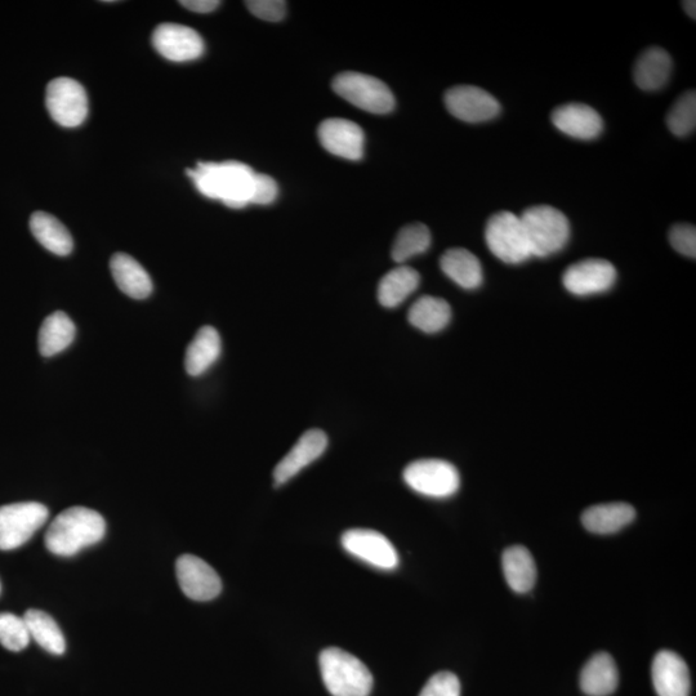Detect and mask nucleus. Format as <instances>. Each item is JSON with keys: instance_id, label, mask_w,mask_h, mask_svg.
<instances>
[{"instance_id": "4c0bfd02", "label": "nucleus", "mask_w": 696, "mask_h": 696, "mask_svg": "<svg viewBox=\"0 0 696 696\" xmlns=\"http://www.w3.org/2000/svg\"><path fill=\"white\" fill-rule=\"evenodd\" d=\"M180 4L195 13H211L220 7L221 2L218 0H182Z\"/></svg>"}, {"instance_id": "0eeeda50", "label": "nucleus", "mask_w": 696, "mask_h": 696, "mask_svg": "<svg viewBox=\"0 0 696 696\" xmlns=\"http://www.w3.org/2000/svg\"><path fill=\"white\" fill-rule=\"evenodd\" d=\"M48 508L38 502L0 507V550H16L28 543L48 520Z\"/></svg>"}, {"instance_id": "72a5a7b5", "label": "nucleus", "mask_w": 696, "mask_h": 696, "mask_svg": "<svg viewBox=\"0 0 696 696\" xmlns=\"http://www.w3.org/2000/svg\"><path fill=\"white\" fill-rule=\"evenodd\" d=\"M419 696H461V682L452 672H439L428 680Z\"/></svg>"}, {"instance_id": "4be33fe9", "label": "nucleus", "mask_w": 696, "mask_h": 696, "mask_svg": "<svg viewBox=\"0 0 696 696\" xmlns=\"http://www.w3.org/2000/svg\"><path fill=\"white\" fill-rule=\"evenodd\" d=\"M672 73V58L660 47H650L637 58L633 77L644 91H658L666 86Z\"/></svg>"}, {"instance_id": "ea45409f", "label": "nucleus", "mask_w": 696, "mask_h": 696, "mask_svg": "<svg viewBox=\"0 0 696 696\" xmlns=\"http://www.w3.org/2000/svg\"><path fill=\"white\" fill-rule=\"evenodd\" d=\"M0 591H2V584H0Z\"/></svg>"}, {"instance_id": "f3484780", "label": "nucleus", "mask_w": 696, "mask_h": 696, "mask_svg": "<svg viewBox=\"0 0 696 696\" xmlns=\"http://www.w3.org/2000/svg\"><path fill=\"white\" fill-rule=\"evenodd\" d=\"M651 676L658 696L690 695L689 668L685 660L673 651L662 650L655 655Z\"/></svg>"}, {"instance_id": "b1692460", "label": "nucleus", "mask_w": 696, "mask_h": 696, "mask_svg": "<svg viewBox=\"0 0 696 696\" xmlns=\"http://www.w3.org/2000/svg\"><path fill=\"white\" fill-rule=\"evenodd\" d=\"M222 350L221 337L217 330L209 325L200 328L193 342L187 347L185 368L191 377L202 376L220 358Z\"/></svg>"}, {"instance_id": "4468645a", "label": "nucleus", "mask_w": 696, "mask_h": 696, "mask_svg": "<svg viewBox=\"0 0 696 696\" xmlns=\"http://www.w3.org/2000/svg\"><path fill=\"white\" fill-rule=\"evenodd\" d=\"M151 42L159 55L173 62L198 60L205 49L204 40L198 31L180 24L159 25Z\"/></svg>"}, {"instance_id": "9d476101", "label": "nucleus", "mask_w": 696, "mask_h": 696, "mask_svg": "<svg viewBox=\"0 0 696 696\" xmlns=\"http://www.w3.org/2000/svg\"><path fill=\"white\" fill-rule=\"evenodd\" d=\"M342 546L356 559L374 568L394 570L399 565V555L385 535L369 529H352L343 533Z\"/></svg>"}, {"instance_id": "20e7f679", "label": "nucleus", "mask_w": 696, "mask_h": 696, "mask_svg": "<svg viewBox=\"0 0 696 696\" xmlns=\"http://www.w3.org/2000/svg\"><path fill=\"white\" fill-rule=\"evenodd\" d=\"M533 257H548L568 244L569 220L559 209L550 205H535L520 217Z\"/></svg>"}, {"instance_id": "6ab92c4d", "label": "nucleus", "mask_w": 696, "mask_h": 696, "mask_svg": "<svg viewBox=\"0 0 696 696\" xmlns=\"http://www.w3.org/2000/svg\"><path fill=\"white\" fill-rule=\"evenodd\" d=\"M110 270L118 288L135 300H145L153 292V281L135 258L116 253L110 261Z\"/></svg>"}, {"instance_id": "e433bc0d", "label": "nucleus", "mask_w": 696, "mask_h": 696, "mask_svg": "<svg viewBox=\"0 0 696 696\" xmlns=\"http://www.w3.org/2000/svg\"><path fill=\"white\" fill-rule=\"evenodd\" d=\"M279 187L274 178L267 174L256 173L252 195V204L269 205L278 198Z\"/></svg>"}, {"instance_id": "2f4dec72", "label": "nucleus", "mask_w": 696, "mask_h": 696, "mask_svg": "<svg viewBox=\"0 0 696 696\" xmlns=\"http://www.w3.org/2000/svg\"><path fill=\"white\" fill-rule=\"evenodd\" d=\"M667 126L677 137H685L694 132L696 127L695 91L686 92L678 98L667 115Z\"/></svg>"}, {"instance_id": "bb28decb", "label": "nucleus", "mask_w": 696, "mask_h": 696, "mask_svg": "<svg viewBox=\"0 0 696 696\" xmlns=\"http://www.w3.org/2000/svg\"><path fill=\"white\" fill-rule=\"evenodd\" d=\"M421 283V276L412 267L399 266L387 272L379 281L378 301L387 309H394L403 303Z\"/></svg>"}, {"instance_id": "58836bf2", "label": "nucleus", "mask_w": 696, "mask_h": 696, "mask_svg": "<svg viewBox=\"0 0 696 696\" xmlns=\"http://www.w3.org/2000/svg\"><path fill=\"white\" fill-rule=\"evenodd\" d=\"M682 6H684V10L686 11L687 15H689L691 19L695 20L696 3L694 0H687V2L682 3Z\"/></svg>"}, {"instance_id": "c9c22d12", "label": "nucleus", "mask_w": 696, "mask_h": 696, "mask_svg": "<svg viewBox=\"0 0 696 696\" xmlns=\"http://www.w3.org/2000/svg\"><path fill=\"white\" fill-rule=\"evenodd\" d=\"M248 10L263 21L279 22L287 12V3L283 0H249Z\"/></svg>"}, {"instance_id": "a878e982", "label": "nucleus", "mask_w": 696, "mask_h": 696, "mask_svg": "<svg viewBox=\"0 0 696 696\" xmlns=\"http://www.w3.org/2000/svg\"><path fill=\"white\" fill-rule=\"evenodd\" d=\"M75 333H77L75 324L65 312H53L44 319L39 330L40 354L46 358L60 354L73 343Z\"/></svg>"}, {"instance_id": "a211bd4d", "label": "nucleus", "mask_w": 696, "mask_h": 696, "mask_svg": "<svg viewBox=\"0 0 696 696\" xmlns=\"http://www.w3.org/2000/svg\"><path fill=\"white\" fill-rule=\"evenodd\" d=\"M552 123L560 132L579 140H593L604 128L600 114L583 104L557 107L552 113Z\"/></svg>"}, {"instance_id": "2eb2a0df", "label": "nucleus", "mask_w": 696, "mask_h": 696, "mask_svg": "<svg viewBox=\"0 0 696 696\" xmlns=\"http://www.w3.org/2000/svg\"><path fill=\"white\" fill-rule=\"evenodd\" d=\"M319 140L328 153L347 160H360L364 155L363 129L351 120L332 118L320 124Z\"/></svg>"}, {"instance_id": "9b49d317", "label": "nucleus", "mask_w": 696, "mask_h": 696, "mask_svg": "<svg viewBox=\"0 0 696 696\" xmlns=\"http://www.w3.org/2000/svg\"><path fill=\"white\" fill-rule=\"evenodd\" d=\"M617 275L613 263L590 258L571 265L562 276V283L566 290L575 296H592L613 288Z\"/></svg>"}, {"instance_id": "5701e85b", "label": "nucleus", "mask_w": 696, "mask_h": 696, "mask_svg": "<svg viewBox=\"0 0 696 696\" xmlns=\"http://www.w3.org/2000/svg\"><path fill=\"white\" fill-rule=\"evenodd\" d=\"M444 274L463 289H476L483 284L484 272L479 258L463 248L449 249L440 260Z\"/></svg>"}, {"instance_id": "39448f33", "label": "nucleus", "mask_w": 696, "mask_h": 696, "mask_svg": "<svg viewBox=\"0 0 696 696\" xmlns=\"http://www.w3.org/2000/svg\"><path fill=\"white\" fill-rule=\"evenodd\" d=\"M485 240L490 252L508 265H519L533 257L520 217L512 212L503 211L490 217Z\"/></svg>"}, {"instance_id": "1a4fd4ad", "label": "nucleus", "mask_w": 696, "mask_h": 696, "mask_svg": "<svg viewBox=\"0 0 696 696\" xmlns=\"http://www.w3.org/2000/svg\"><path fill=\"white\" fill-rule=\"evenodd\" d=\"M46 106L49 115L61 127L82 126L88 115L86 89L71 78L53 79L47 87Z\"/></svg>"}, {"instance_id": "6e6552de", "label": "nucleus", "mask_w": 696, "mask_h": 696, "mask_svg": "<svg viewBox=\"0 0 696 696\" xmlns=\"http://www.w3.org/2000/svg\"><path fill=\"white\" fill-rule=\"evenodd\" d=\"M403 476L410 489L431 498L452 497L461 486L457 468L441 459H419L410 463Z\"/></svg>"}, {"instance_id": "cd10ccee", "label": "nucleus", "mask_w": 696, "mask_h": 696, "mask_svg": "<svg viewBox=\"0 0 696 696\" xmlns=\"http://www.w3.org/2000/svg\"><path fill=\"white\" fill-rule=\"evenodd\" d=\"M30 230L44 248L57 256H68L73 251L74 242L69 230L52 214L35 212L30 218Z\"/></svg>"}, {"instance_id": "f03ea898", "label": "nucleus", "mask_w": 696, "mask_h": 696, "mask_svg": "<svg viewBox=\"0 0 696 696\" xmlns=\"http://www.w3.org/2000/svg\"><path fill=\"white\" fill-rule=\"evenodd\" d=\"M106 521L100 513L86 507H71L51 522L44 537L53 555L70 557L102 541Z\"/></svg>"}, {"instance_id": "393cba45", "label": "nucleus", "mask_w": 696, "mask_h": 696, "mask_svg": "<svg viewBox=\"0 0 696 696\" xmlns=\"http://www.w3.org/2000/svg\"><path fill=\"white\" fill-rule=\"evenodd\" d=\"M503 573L508 586L517 593L532 590L537 580V566L528 548L512 546L502 557Z\"/></svg>"}, {"instance_id": "c85d7f7f", "label": "nucleus", "mask_w": 696, "mask_h": 696, "mask_svg": "<svg viewBox=\"0 0 696 696\" xmlns=\"http://www.w3.org/2000/svg\"><path fill=\"white\" fill-rule=\"evenodd\" d=\"M409 323L422 332L439 333L452 320L449 303L434 296H423L413 303L408 312Z\"/></svg>"}, {"instance_id": "c756f323", "label": "nucleus", "mask_w": 696, "mask_h": 696, "mask_svg": "<svg viewBox=\"0 0 696 696\" xmlns=\"http://www.w3.org/2000/svg\"><path fill=\"white\" fill-rule=\"evenodd\" d=\"M25 623L28 626L30 638L37 642L40 648L53 655H62L66 650L64 633L58 627L56 620L42 610L26 611Z\"/></svg>"}, {"instance_id": "aec40b11", "label": "nucleus", "mask_w": 696, "mask_h": 696, "mask_svg": "<svg viewBox=\"0 0 696 696\" xmlns=\"http://www.w3.org/2000/svg\"><path fill=\"white\" fill-rule=\"evenodd\" d=\"M618 684L617 664L608 653L593 655L580 673V687L588 696H609L617 690Z\"/></svg>"}, {"instance_id": "dca6fc26", "label": "nucleus", "mask_w": 696, "mask_h": 696, "mask_svg": "<svg viewBox=\"0 0 696 696\" xmlns=\"http://www.w3.org/2000/svg\"><path fill=\"white\" fill-rule=\"evenodd\" d=\"M328 448V436L321 430L305 432L275 467L274 480L276 485L288 483L294 476L300 474L303 468L310 466L319 459Z\"/></svg>"}, {"instance_id": "f257e3e1", "label": "nucleus", "mask_w": 696, "mask_h": 696, "mask_svg": "<svg viewBox=\"0 0 696 696\" xmlns=\"http://www.w3.org/2000/svg\"><path fill=\"white\" fill-rule=\"evenodd\" d=\"M187 176L205 198L220 200L226 207L242 209L252 204L256 172L247 164L234 162L198 163Z\"/></svg>"}, {"instance_id": "f8f14e48", "label": "nucleus", "mask_w": 696, "mask_h": 696, "mask_svg": "<svg viewBox=\"0 0 696 696\" xmlns=\"http://www.w3.org/2000/svg\"><path fill=\"white\" fill-rule=\"evenodd\" d=\"M445 105L455 118L467 123H483L501 113L495 97L475 86H457L445 93Z\"/></svg>"}, {"instance_id": "ddd939ff", "label": "nucleus", "mask_w": 696, "mask_h": 696, "mask_svg": "<svg viewBox=\"0 0 696 696\" xmlns=\"http://www.w3.org/2000/svg\"><path fill=\"white\" fill-rule=\"evenodd\" d=\"M176 574L182 592L191 600L211 601L221 593L220 575L198 556H181L176 562Z\"/></svg>"}, {"instance_id": "423d86ee", "label": "nucleus", "mask_w": 696, "mask_h": 696, "mask_svg": "<svg viewBox=\"0 0 696 696\" xmlns=\"http://www.w3.org/2000/svg\"><path fill=\"white\" fill-rule=\"evenodd\" d=\"M338 96L372 114H388L395 109V97L382 80L361 73L339 74L333 80Z\"/></svg>"}, {"instance_id": "473e14b6", "label": "nucleus", "mask_w": 696, "mask_h": 696, "mask_svg": "<svg viewBox=\"0 0 696 696\" xmlns=\"http://www.w3.org/2000/svg\"><path fill=\"white\" fill-rule=\"evenodd\" d=\"M30 633L25 619L11 613H0V644L10 651L28 648Z\"/></svg>"}, {"instance_id": "7ed1b4c3", "label": "nucleus", "mask_w": 696, "mask_h": 696, "mask_svg": "<svg viewBox=\"0 0 696 696\" xmlns=\"http://www.w3.org/2000/svg\"><path fill=\"white\" fill-rule=\"evenodd\" d=\"M319 666L324 685L333 696H369L373 676L360 659L339 648L320 653Z\"/></svg>"}, {"instance_id": "412c9836", "label": "nucleus", "mask_w": 696, "mask_h": 696, "mask_svg": "<svg viewBox=\"0 0 696 696\" xmlns=\"http://www.w3.org/2000/svg\"><path fill=\"white\" fill-rule=\"evenodd\" d=\"M635 517L636 510L631 504H597L583 512L582 524L593 534H614L631 524Z\"/></svg>"}, {"instance_id": "f704fd0d", "label": "nucleus", "mask_w": 696, "mask_h": 696, "mask_svg": "<svg viewBox=\"0 0 696 696\" xmlns=\"http://www.w3.org/2000/svg\"><path fill=\"white\" fill-rule=\"evenodd\" d=\"M669 242L672 247L680 254L686 257H696V229L695 226L689 223H677L669 231Z\"/></svg>"}, {"instance_id": "7c9ffc66", "label": "nucleus", "mask_w": 696, "mask_h": 696, "mask_svg": "<svg viewBox=\"0 0 696 696\" xmlns=\"http://www.w3.org/2000/svg\"><path fill=\"white\" fill-rule=\"evenodd\" d=\"M431 240L430 229L423 223L405 226L396 236L394 247H392V258L397 263H404L418 254L427 252Z\"/></svg>"}]
</instances>
